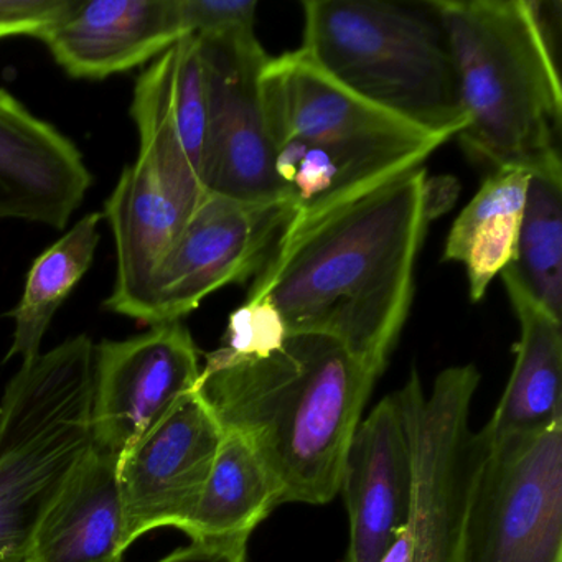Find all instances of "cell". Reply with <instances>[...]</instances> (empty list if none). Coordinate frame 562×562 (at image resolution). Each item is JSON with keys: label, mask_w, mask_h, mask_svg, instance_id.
Returning <instances> with one entry per match:
<instances>
[{"label": "cell", "mask_w": 562, "mask_h": 562, "mask_svg": "<svg viewBox=\"0 0 562 562\" xmlns=\"http://www.w3.org/2000/svg\"><path fill=\"white\" fill-rule=\"evenodd\" d=\"M426 179L414 167L292 220L245 302L271 305L288 335L338 341L380 378L413 304Z\"/></svg>", "instance_id": "cell-1"}, {"label": "cell", "mask_w": 562, "mask_h": 562, "mask_svg": "<svg viewBox=\"0 0 562 562\" xmlns=\"http://www.w3.org/2000/svg\"><path fill=\"white\" fill-rule=\"evenodd\" d=\"M376 380L338 341L301 334L246 353L220 347L193 391L223 432L255 450L279 505H325Z\"/></svg>", "instance_id": "cell-2"}, {"label": "cell", "mask_w": 562, "mask_h": 562, "mask_svg": "<svg viewBox=\"0 0 562 562\" xmlns=\"http://www.w3.org/2000/svg\"><path fill=\"white\" fill-rule=\"evenodd\" d=\"M459 80L467 126L460 143L495 169L562 166L558 58L529 0L430 2Z\"/></svg>", "instance_id": "cell-3"}, {"label": "cell", "mask_w": 562, "mask_h": 562, "mask_svg": "<svg viewBox=\"0 0 562 562\" xmlns=\"http://www.w3.org/2000/svg\"><path fill=\"white\" fill-rule=\"evenodd\" d=\"M305 52L361 100L449 140L467 126L446 32L430 2L308 0Z\"/></svg>", "instance_id": "cell-4"}, {"label": "cell", "mask_w": 562, "mask_h": 562, "mask_svg": "<svg viewBox=\"0 0 562 562\" xmlns=\"http://www.w3.org/2000/svg\"><path fill=\"white\" fill-rule=\"evenodd\" d=\"M97 345L78 335L24 361L0 400V562L32 539L93 443Z\"/></svg>", "instance_id": "cell-5"}, {"label": "cell", "mask_w": 562, "mask_h": 562, "mask_svg": "<svg viewBox=\"0 0 562 562\" xmlns=\"http://www.w3.org/2000/svg\"><path fill=\"white\" fill-rule=\"evenodd\" d=\"M456 562H562V423L496 440L473 434Z\"/></svg>", "instance_id": "cell-6"}, {"label": "cell", "mask_w": 562, "mask_h": 562, "mask_svg": "<svg viewBox=\"0 0 562 562\" xmlns=\"http://www.w3.org/2000/svg\"><path fill=\"white\" fill-rule=\"evenodd\" d=\"M475 364L446 368L429 396L417 371L401 387L414 449V490L403 531L381 562H456L473 459Z\"/></svg>", "instance_id": "cell-7"}, {"label": "cell", "mask_w": 562, "mask_h": 562, "mask_svg": "<svg viewBox=\"0 0 562 562\" xmlns=\"http://www.w3.org/2000/svg\"><path fill=\"white\" fill-rule=\"evenodd\" d=\"M294 213L285 203L203 196L172 248L150 276L133 321L182 322L203 299L261 271Z\"/></svg>", "instance_id": "cell-8"}, {"label": "cell", "mask_w": 562, "mask_h": 562, "mask_svg": "<svg viewBox=\"0 0 562 562\" xmlns=\"http://www.w3.org/2000/svg\"><path fill=\"white\" fill-rule=\"evenodd\" d=\"M195 37L206 100L203 192L246 203L282 202L274 144L259 98V77L269 55L255 31Z\"/></svg>", "instance_id": "cell-9"}, {"label": "cell", "mask_w": 562, "mask_h": 562, "mask_svg": "<svg viewBox=\"0 0 562 562\" xmlns=\"http://www.w3.org/2000/svg\"><path fill=\"white\" fill-rule=\"evenodd\" d=\"M200 353L183 322L127 340H104L94 358L93 443L123 459L199 381Z\"/></svg>", "instance_id": "cell-10"}, {"label": "cell", "mask_w": 562, "mask_h": 562, "mask_svg": "<svg viewBox=\"0 0 562 562\" xmlns=\"http://www.w3.org/2000/svg\"><path fill=\"white\" fill-rule=\"evenodd\" d=\"M223 430L195 391L186 394L117 465L124 544L153 529L182 528L212 472Z\"/></svg>", "instance_id": "cell-11"}, {"label": "cell", "mask_w": 562, "mask_h": 562, "mask_svg": "<svg viewBox=\"0 0 562 562\" xmlns=\"http://www.w3.org/2000/svg\"><path fill=\"white\" fill-rule=\"evenodd\" d=\"M414 449L400 391L360 420L341 467L350 521L347 562H381L406 525L413 503Z\"/></svg>", "instance_id": "cell-12"}, {"label": "cell", "mask_w": 562, "mask_h": 562, "mask_svg": "<svg viewBox=\"0 0 562 562\" xmlns=\"http://www.w3.org/2000/svg\"><path fill=\"white\" fill-rule=\"evenodd\" d=\"M91 183L78 147L0 88V220L67 228Z\"/></svg>", "instance_id": "cell-13"}, {"label": "cell", "mask_w": 562, "mask_h": 562, "mask_svg": "<svg viewBox=\"0 0 562 562\" xmlns=\"http://www.w3.org/2000/svg\"><path fill=\"white\" fill-rule=\"evenodd\" d=\"M447 143L426 133L363 134L328 140H289L274 150L281 200L305 218L361 190L423 166Z\"/></svg>", "instance_id": "cell-14"}, {"label": "cell", "mask_w": 562, "mask_h": 562, "mask_svg": "<svg viewBox=\"0 0 562 562\" xmlns=\"http://www.w3.org/2000/svg\"><path fill=\"white\" fill-rule=\"evenodd\" d=\"M179 0H74L41 41L78 80L126 74L186 38Z\"/></svg>", "instance_id": "cell-15"}, {"label": "cell", "mask_w": 562, "mask_h": 562, "mask_svg": "<svg viewBox=\"0 0 562 562\" xmlns=\"http://www.w3.org/2000/svg\"><path fill=\"white\" fill-rule=\"evenodd\" d=\"M202 187L180 182L136 160L121 173L104 206L113 229L117 271L104 307L134 318L154 269L202 203Z\"/></svg>", "instance_id": "cell-16"}, {"label": "cell", "mask_w": 562, "mask_h": 562, "mask_svg": "<svg viewBox=\"0 0 562 562\" xmlns=\"http://www.w3.org/2000/svg\"><path fill=\"white\" fill-rule=\"evenodd\" d=\"M131 116L139 133L137 160L202 187L206 100L195 35L177 42L137 78Z\"/></svg>", "instance_id": "cell-17"}, {"label": "cell", "mask_w": 562, "mask_h": 562, "mask_svg": "<svg viewBox=\"0 0 562 562\" xmlns=\"http://www.w3.org/2000/svg\"><path fill=\"white\" fill-rule=\"evenodd\" d=\"M259 98L274 149L289 140L423 133L361 100L301 48L269 57L259 77Z\"/></svg>", "instance_id": "cell-18"}, {"label": "cell", "mask_w": 562, "mask_h": 562, "mask_svg": "<svg viewBox=\"0 0 562 562\" xmlns=\"http://www.w3.org/2000/svg\"><path fill=\"white\" fill-rule=\"evenodd\" d=\"M120 459L91 443L32 539L27 562H123Z\"/></svg>", "instance_id": "cell-19"}, {"label": "cell", "mask_w": 562, "mask_h": 562, "mask_svg": "<svg viewBox=\"0 0 562 562\" xmlns=\"http://www.w3.org/2000/svg\"><path fill=\"white\" fill-rule=\"evenodd\" d=\"M503 284L519 322L515 367L505 393L476 436L483 440L535 434L562 423V325L546 312L512 272L503 269Z\"/></svg>", "instance_id": "cell-20"}, {"label": "cell", "mask_w": 562, "mask_h": 562, "mask_svg": "<svg viewBox=\"0 0 562 562\" xmlns=\"http://www.w3.org/2000/svg\"><path fill=\"white\" fill-rule=\"evenodd\" d=\"M529 176L525 169H495L450 229L443 259L465 268L472 302L485 297L515 258Z\"/></svg>", "instance_id": "cell-21"}, {"label": "cell", "mask_w": 562, "mask_h": 562, "mask_svg": "<svg viewBox=\"0 0 562 562\" xmlns=\"http://www.w3.org/2000/svg\"><path fill=\"white\" fill-rule=\"evenodd\" d=\"M278 506V490L255 450L223 432L202 495L180 529L192 541L249 538Z\"/></svg>", "instance_id": "cell-22"}, {"label": "cell", "mask_w": 562, "mask_h": 562, "mask_svg": "<svg viewBox=\"0 0 562 562\" xmlns=\"http://www.w3.org/2000/svg\"><path fill=\"white\" fill-rule=\"evenodd\" d=\"M101 220L103 213H90L35 259L21 302L11 312L15 328L5 361L19 357L24 363L42 353L55 314L93 265Z\"/></svg>", "instance_id": "cell-23"}, {"label": "cell", "mask_w": 562, "mask_h": 562, "mask_svg": "<svg viewBox=\"0 0 562 562\" xmlns=\"http://www.w3.org/2000/svg\"><path fill=\"white\" fill-rule=\"evenodd\" d=\"M506 271L552 317H562V166L529 176L515 258Z\"/></svg>", "instance_id": "cell-24"}, {"label": "cell", "mask_w": 562, "mask_h": 562, "mask_svg": "<svg viewBox=\"0 0 562 562\" xmlns=\"http://www.w3.org/2000/svg\"><path fill=\"white\" fill-rule=\"evenodd\" d=\"M256 9V0H179L187 37L255 31Z\"/></svg>", "instance_id": "cell-25"}, {"label": "cell", "mask_w": 562, "mask_h": 562, "mask_svg": "<svg viewBox=\"0 0 562 562\" xmlns=\"http://www.w3.org/2000/svg\"><path fill=\"white\" fill-rule=\"evenodd\" d=\"M74 0H0V41L42 35L60 21Z\"/></svg>", "instance_id": "cell-26"}, {"label": "cell", "mask_w": 562, "mask_h": 562, "mask_svg": "<svg viewBox=\"0 0 562 562\" xmlns=\"http://www.w3.org/2000/svg\"><path fill=\"white\" fill-rule=\"evenodd\" d=\"M248 539H202L176 549L157 562H248Z\"/></svg>", "instance_id": "cell-27"}, {"label": "cell", "mask_w": 562, "mask_h": 562, "mask_svg": "<svg viewBox=\"0 0 562 562\" xmlns=\"http://www.w3.org/2000/svg\"><path fill=\"white\" fill-rule=\"evenodd\" d=\"M459 195V183L452 177H432L424 182V206L429 223L452 209Z\"/></svg>", "instance_id": "cell-28"}]
</instances>
